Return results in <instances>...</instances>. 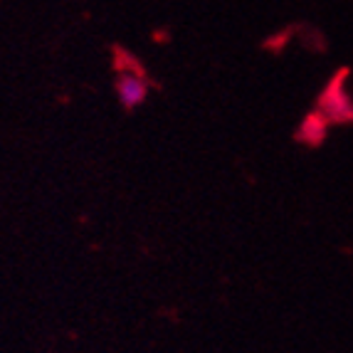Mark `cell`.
Instances as JSON below:
<instances>
[{
  "label": "cell",
  "instance_id": "obj_1",
  "mask_svg": "<svg viewBox=\"0 0 353 353\" xmlns=\"http://www.w3.org/2000/svg\"><path fill=\"white\" fill-rule=\"evenodd\" d=\"M117 97L121 101V106H126V109L141 106L148 97L146 77L136 70H121L117 77Z\"/></svg>",
  "mask_w": 353,
  "mask_h": 353
}]
</instances>
